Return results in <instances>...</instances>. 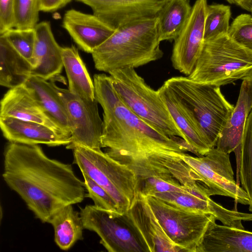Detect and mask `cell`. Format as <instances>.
Segmentation results:
<instances>
[{
  "mask_svg": "<svg viewBox=\"0 0 252 252\" xmlns=\"http://www.w3.org/2000/svg\"><path fill=\"white\" fill-rule=\"evenodd\" d=\"M236 5L250 12L252 10V0H238Z\"/></svg>",
  "mask_w": 252,
  "mask_h": 252,
  "instance_id": "36",
  "label": "cell"
},
{
  "mask_svg": "<svg viewBox=\"0 0 252 252\" xmlns=\"http://www.w3.org/2000/svg\"><path fill=\"white\" fill-rule=\"evenodd\" d=\"M252 109V88L243 79L236 106L228 118L217 143L216 148L226 153L240 147L247 118Z\"/></svg>",
  "mask_w": 252,
  "mask_h": 252,
  "instance_id": "21",
  "label": "cell"
},
{
  "mask_svg": "<svg viewBox=\"0 0 252 252\" xmlns=\"http://www.w3.org/2000/svg\"><path fill=\"white\" fill-rule=\"evenodd\" d=\"M249 81L252 88V69L242 79Z\"/></svg>",
  "mask_w": 252,
  "mask_h": 252,
  "instance_id": "37",
  "label": "cell"
},
{
  "mask_svg": "<svg viewBox=\"0 0 252 252\" xmlns=\"http://www.w3.org/2000/svg\"><path fill=\"white\" fill-rule=\"evenodd\" d=\"M228 34L235 42L252 51V16L242 14L230 25Z\"/></svg>",
  "mask_w": 252,
  "mask_h": 252,
  "instance_id": "32",
  "label": "cell"
},
{
  "mask_svg": "<svg viewBox=\"0 0 252 252\" xmlns=\"http://www.w3.org/2000/svg\"><path fill=\"white\" fill-rule=\"evenodd\" d=\"M173 119L183 132L185 141L195 150L199 157L210 149L180 106L175 97L164 84L158 90Z\"/></svg>",
  "mask_w": 252,
  "mask_h": 252,
  "instance_id": "27",
  "label": "cell"
},
{
  "mask_svg": "<svg viewBox=\"0 0 252 252\" xmlns=\"http://www.w3.org/2000/svg\"><path fill=\"white\" fill-rule=\"evenodd\" d=\"M62 57L68 82V89L83 98L95 99L94 81L77 48L74 45L63 47Z\"/></svg>",
  "mask_w": 252,
  "mask_h": 252,
  "instance_id": "24",
  "label": "cell"
},
{
  "mask_svg": "<svg viewBox=\"0 0 252 252\" xmlns=\"http://www.w3.org/2000/svg\"><path fill=\"white\" fill-rule=\"evenodd\" d=\"M54 229V240L61 250L68 251L79 240L83 239L84 229L79 212L74 210L72 205H67L51 219Z\"/></svg>",
  "mask_w": 252,
  "mask_h": 252,
  "instance_id": "25",
  "label": "cell"
},
{
  "mask_svg": "<svg viewBox=\"0 0 252 252\" xmlns=\"http://www.w3.org/2000/svg\"><path fill=\"white\" fill-rule=\"evenodd\" d=\"M182 156L157 153L117 161L133 171L139 194L147 196L164 192L189 191L190 187L197 184L194 171Z\"/></svg>",
  "mask_w": 252,
  "mask_h": 252,
  "instance_id": "7",
  "label": "cell"
},
{
  "mask_svg": "<svg viewBox=\"0 0 252 252\" xmlns=\"http://www.w3.org/2000/svg\"><path fill=\"white\" fill-rule=\"evenodd\" d=\"M239 159L241 183L249 199V210L252 212V109L247 119Z\"/></svg>",
  "mask_w": 252,
  "mask_h": 252,
  "instance_id": "28",
  "label": "cell"
},
{
  "mask_svg": "<svg viewBox=\"0 0 252 252\" xmlns=\"http://www.w3.org/2000/svg\"><path fill=\"white\" fill-rule=\"evenodd\" d=\"M32 65L0 35V85L11 89L25 84L32 76Z\"/></svg>",
  "mask_w": 252,
  "mask_h": 252,
  "instance_id": "23",
  "label": "cell"
},
{
  "mask_svg": "<svg viewBox=\"0 0 252 252\" xmlns=\"http://www.w3.org/2000/svg\"><path fill=\"white\" fill-rule=\"evenodd\" d=\"M95 97L103 109L102 148L118 160L163 153L183 156L186 149L171 137L152 128L122 101L111 78L104 73L94 75Z\"/></svg>",
  "mask_w": 252,
  "mask_h": 252,
  "instance_id": "2",
  "label": "cell"
},
{
  "mask_svg": "<svg viewBox=\"0 0 252 252\" xmlns=\"http://www.w3.org/2000/svg\"><path fill=\"white\" fill-rule=\"evenodd\" d=\"M163 84L204 142L210 148H215L234 107L222 94L220 86L183 76L171 77Z\"/></svg>",
  "mask_w": 252,
  "mask_h": 252,
  "instance_id": "4",
  "label": "cell"
},
{
  "mask_svg": "<svg viewBox=\"0 0 252 252\" xmlns=\"http://www.w3.org/2000/svg\"><path fill=\"white\" fill-rule=\"evenodd\" d=\"M82 174L84 186L88 192L86 196L93 200L94 205L99 208L119 214L117 204L110 195L87 174L83 172Z\"/></svg>",
  "mask_w": 252,
  "mask_h": 252,
  "instance_id": "33",
  "label": "cell"
},
{
  "mask_svg": "<svg viewBox=\"0 0 252 252\" xmlns=\"http://www.w3.org/2000/svg\"><path fill=\"white\" fill-rule=\"evenodd\" d=\"M0 116L14 117L38 123L68 137L48 115L32 92L25 84L9 89L5 94L0 101Z\"/></svg>",
  "mask_w": 252,
  "mask_h": 252,
  "instance_id": "18",
  "label": "cell"
},
{
  "mask_svg": "<svg viewBox=\"0 0 252 252\" xmlns=\"http://www.w3.org/2000/svg\"><path fill=\"white\" fill-rule=\"evenodd\" d=\"M84 229L96 233L109 252H146L121 215L87 205L79 212Z\"/></svg>",
  "mask_w": 252,
  "mask_h": 252,
  "instance_id": "11",
  "label": "cell"
},
{
  "mask_svg": "<svg viewBox=\"0 0 252 252\" xmlns=\"http://www.w3.org/2000/svg\"><path fill=\"white\" fill-rule=\"evenodd\" d=\"M145 197L170 240L184 252H196L210 222L215 217L210 214L182 209L155 196Z\"/></svg>",
  "mask_w": 252,
  "mask_h": 252,
  "instance_id": "9",
  "label": "cell"
},
{
  "mask_svg": "<svg viewBox=\"0 0 252 252\" xmlns=\"http://www.w3.org/2000/svg\"><path fill=\"white\" fill-rule=\"evenodd\" d=\"M15 0H0V34L14 28Z\"/></svg>",
  "mask_w": 252,
  "mask_h": 252,
  "instance_id": "34",
  "label": "cell"
},
{
  "mask_svg": "<svg viewBox=\"0 0 252 252\" xmlns=\"http://www.w3.org/2000/svg\"><path fill=\"white\" fill-rule=\"evenodd\" d=\"M0 35L5 37L14 49L32 65L35 41L34 29L12 28Z\"/></svg>",
  "mask_w": 252,
  "mask_h": 252,
  "instance_id": "30",
  "label": "cell"
},
{
  "mask_svg": "<svg viewBox=\"0 0 252 252\" xmlns=\"http://www.w3.org/2000/svg\"><path fill=\"white\" fill-rule=\"evenodd\" d=\"M48 115L71 138L70 125L65 105L57 92L55 83L31 76L25 83Z\"/></svg>",
  "mask_w": 252,
  "mask_h": 252,
  "instance_id": "22",
  "label": "cell"
},
{
  "mask_svg": "<svg viewBox=\"0 0 252 252\" xmlns=\"http://www.w3.org/2000/svg\"><path fill=\"white\" fill-rule=\"evenodd\" d=\"M252 69V51L228 34L204 40L195 66L188 77L219 86L242 79Z\"/></svg>",
  "mask_w": 252,
  "mask_h": 252,
  "instance_id": "6",
  "label": "cell"
},
{
  "mask_svg": "<svg viewBox=\"0 0 252 252\" xmlns=\"http://www.w3.org/2000/svg\"><path fill=\"white\" fill-rule=\"evenodd\" d=\"M72 150L73 163L110 195L117 204L119 214L126 213L139 196L133 171L101 149L77 145Z\"/></svg>",
  "mask_w": 252,
  "mask_h": 252,
  "instance_id": "8",
  "label": "cell"
},
{
  "mask_svg": "<svg viewBox=\"0 0 252 252\" xmlns=\"http://www.w3.org/2000/svg\"><path fill=\"white\" fill-rule=\"evenodd\" d=\"M0 127L3 136L9 142L56 147L66 146L71 142L70 138L46 125L14 117L0 116Z\"/></svg>",
  "mask_w": 252,
  "mask_h": 252,
  "instance_id": "19",
  "label": "cell"
},
{
  "mask_svg": "<svg viewBox=\"0 0 252 252\" xmlns=\"http://www.w3.org/2000/svg\"><path fill=\"white\" fill-rule=\"evenodd\" d=\"M182 158L195 171L199 181L207 188L211 196H228L241 204L249 205L246 192L234 180L229 154L215 147L203 156L195 157L185 154Z\"/></svg>",
  "mask_w": 252,
  "mask_h": 252,
  "instance_id": "10",
  "label": "cell"
},
{
  "mask_svg": "<svg viewBox=\"0 0 252 252\" xmlns=\"http://www.w3.org/2000/svg\"><path fill=\"white\" fill-rule=\"evenodd\" d=\"M63 27L81 50L91 54L116 30L93 14L74 9L64 13Z\"/></svg>",
  "mask_w": 252,
  "mask_h": 252,
  "instance_id": "16",
  "label": "cell"
},
{
  "mask_svg": "<svg viewBox=\"0 0 252 252\" xmlns=\"http://www.w3.org/2000/svg\"><path fill=\"white\" fill-rule=\"evenodd\" d=\"M55 87L65 105L71 127V142L66 148L77 145L101 149L103 120L98 112L96 99L81 97L68 89Z\"/></svg>",
  "mask_w": 252,
  "mask_h": 252,
  "instance_id": "12",
  "label": "cell"
},
{
  "mask_svg": "<svg viewBox=\"0 0 252 252\" xmlns=\"http://www.w3.org/2000/svg\"><path fill=\"white\" fill-rule=\"evenodd\" d=\"M34 30L32 75L46 80L52 79L58 76L63 67V47L56 40L49 22L38 23Z\"/></svg>",
  "mask_w": 252,
  "mask_h": 252,
  "instance_id": "17",
  "label": "cell"
},
{
  "mask_svg": "<svg viewBox=\"0 0 252 252\" xmlns=\"http://www.w3.org/2000/svg\"><path fill=\"white\" fill-rule=\"evenodd\" d=\"M3 156L4 181L43 223L86 196L84 182L71 165L49 158L38 145L9 142Z\"/></svg>",
  "mask_w": 252,
  "mask_h": 252,
  "instance_id": "1",
  "label": "cell"
},
{
  "mask_svg": "<svg viewBox=\"0 0 252 252\" xmlns=\"http://www.w3.org/2000/svg\"><path fill=\"white\" fill-rule=\"evenodd\" d=\"M122 219L134 232L146 252H184L168 238L145 196L138 197Z\"/></svg>",
  "mask_w": 252,
  "mask_h": 252,
  "instance_id": "15",
  "label": "cell"
},
{
  "mask_svg": "<svg viewBox=\"0 0 252 252\" xmlns=\"http://www.w3.org/2000/svg\"><path fill=\"white\" fill-rule=\"evenodd\" d=\"M207 0H196L178 36L174 39L171 60L173 67L186 75L192 72L204 41Z\"/></svg>",
  "mask_w": 252,
  "mask_h": 252,
  "instance_id": "13",
  "label": "cell"
},
{
  "mask_svg": "<svg viewBox=\"0 0 252 252\" xmlns=\"http://www.w3.org/2000/svg\"><path fill=\"white\" fill-rule=\"evenodd\" d=\"M251 15H252V10L251 11Z\"/></svg>",
  "mask_w": 252,
  "mask_h": 252,
  "instance_id": "39",
  "label": "cell"
},
{
  "mask_svg": "<svg viewBox=\"0 0 252 252\" xmlns=\"http://www.w3.org/2000/svg\"><path fill=\"white\" fill-rule=\"evenodd\" d=\"M72 0H40V11L53 12L66 5Z\"/></svg>",
  "mask_w": 252,
  "mask_h": 252,
  "instance_id": "35",
  "label": "cell"
},
{
  "mask_svg": "<svg viewBox=\"0 0 252 252\" xmlns=\"http://www.w3.org/2000/svg\"><path fill=\"white\" fill-rule=\"evenodd\" d=\"M117 30L130 23L158 17L169 0H76Z\"/></svg>",
  "mask_w": 252,
  "mask_h": 252,
  "instance_id": "14",
  "label": "cell"
},
{
  "mask_svg": "<svg viewBox=\"0 0 252 252\" xmlns=\"http://www.w3.org/2000/svg\"><path fill=\"white\" fill-rule=\"evenodd\" d=\"M108 73L119 97L134 114L161 134L185 139L158 90L151 88L134 68H120Z\"/></svg>",
  "mask_w": 252,
  "mask_h": 252,
  "instance_id": "5",
  "label": "cell"
},
{
  "mask_svg": "<svg viewBox=\"0 0 252 252\" xmlns=\"http://www.w3.org/2000/svg\"><path fill=\"white\" fill-rule=\"evenodd\" d=\"M210 222L196 252H252V232Z\"/></svg>",
  "mask_w": 252,
  "mask_h": 252,
  "instance_id": "20",
  "label": "cell"
},
{
  "mask_svg": "<svg viewBox=\"0 0 252 252\" xmlns=\"http://www.w3.org/2000/svg\"><path fill=\"white\" fill-rule=\"evenodd\" d=\"M231 12L230 7L222 4H208L204 26V40L228 34Z\"/></svg>",
  "mask_w": 252,
  "mask_h": 252,
  "instance_id": "29",
  "label": "cell"
},
{
  "mask_svg": "<svg viewBox=\"0 0 252 252\" xmlns=\"http://www.w3.org/2000/svg\"><path fill=\"white\" fill-rule=\"evenodd\" d=\"M228 2H229L231 4H236L237 2H238V0H226Z\"/></svg>",
  "mask_w": 252,
  "mask_h": 252,
  "instance_id": "38",
  "label": "cell"
},
{
  "mask_svg": "<svg viewBox=\"0 0 252 252\" xmlns=\"http://www.w3.org/2000/svg\"><path fill=\"white\" fill-rule=\"evenodd\" d=\"M158 17L135 22L116 30L91 54L95 68L109 73L136 68L161 58Z\"/></svg>",
  "mask_w": 252,
  "mask_h": 252,
  "instance_id": "3",
  "label": "cell"
},
{
  "mask_svg": "<svg viewBox=\"0 0 252 252\" xmlns=\"http://www.w3.org/2000/svg\"><path fill=\"white\" fill-rule=\"evenodd\" d=\"M192 9L190 0H169L158 16L160 41H174L185 25Z\"/></svg>",
  "mask_w": 252,
  "mask_h": 252,
  "instance_id": "26",
  "label": "cell"
},
{
  "mask_svg": "<svg viewBox=\"0 0 252 252\" xmlns=\"http://www.w3.org/2000/svg\"><path fill=\"white\" fill-rule=\"evenodd\" d=\"M40 0H15L14 28L34 29L38 24Z\"/></svg>",
  "mask_w": 252,
  "mask_h": 252,
  "instance_id": "31",
  "label": "cell"
}]
</instances>
